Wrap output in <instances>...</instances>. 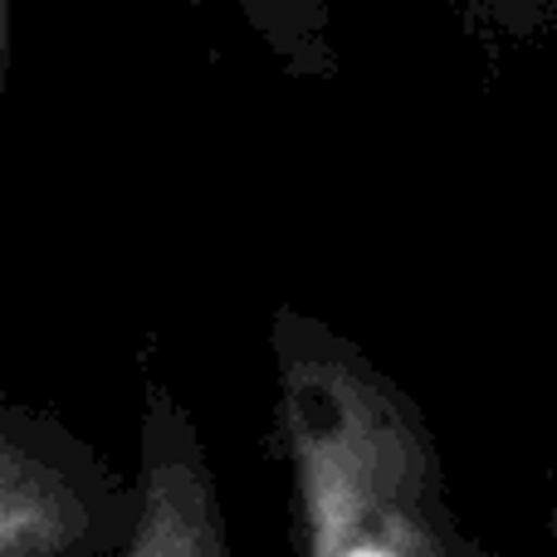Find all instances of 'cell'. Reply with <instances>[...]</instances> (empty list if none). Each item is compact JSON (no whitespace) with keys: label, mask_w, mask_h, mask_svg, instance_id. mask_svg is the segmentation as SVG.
I'll return each instance as SVG.
<instances>
[{"label":"cell","mask_w":557,"mask_h":557,"mask_svg":"<svg viewBox=\"0 0 557 557\" xmlns=\"http://www.w3.org/2000/svg\"><path fill=\"white\" fill-rule=\"evenodd\" d=\"M278 435L304 557H480L421 406L313 318L274 313Z\"/></svg>","instance_id":"obj_1"},{"label":"cell","mask_w":557,"mask_h":557,"mask_svg":"<svg viewBox=\"0 0 557 557\" xmlns=\"http://www.w3.org/2000/svg\"><path fill=\"white\" fill-rule=\"evenodd\" d=\"M117 557H235L201 435L162 382L147 386L137 513Z\"/></svg>","instance_id":"obj_2"},{"label":"cell","mask_w":557,"mask_h":557,"mask_svg":"<svg viewBox=\"0 0 557 557\" xmlns=\"http://www.w3.org/2000/svg\"><path fill=\"white\" fill-rule=\"evenodd\" d=\"M88 543L94 513L78 480L0 425V557H78Z\"/></svg>","instance_id":"obj_3"},{"label":"cell","mask_w":557,"mask_h":557,"mask_svg":"<svg viewBox=\"0 0 557 557\" xmlns=\"http://www.w3.org/2000/svg\"><path fill=\"white\" fill-rule=\"evenodd\" d=\"M231 5L274 39H308L323 25V0H231Z\"/></svg>","instance_id":"obj_4"},{"label":"cell","mask_w":557,"mask_h":557,"mask_svg":"<svg viewBox=\"0 0 557 557\" xmlns=\"http://www.w3.org/2000/svg\"><path fill=\"white\" fill-rule=\"evenodd\" d=\"M10 74V0H0V94H5Z\"/></svg>","instance_id":"obj_5"}]
</instances>
